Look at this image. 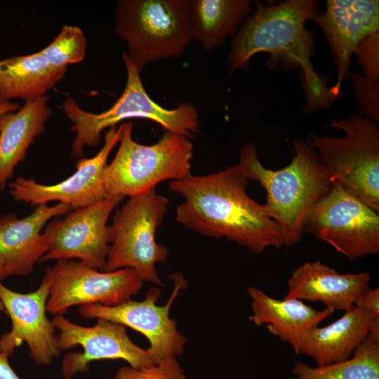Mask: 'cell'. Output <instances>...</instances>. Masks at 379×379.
<instances>
[{
  "instance_id": "3",
  "label": "cell",
  "mask_w": 379,
  "mask_h": 379,
  "mask_svg": "<svg viewBox=\"0 0 379 379\" xmlns=\"http://www.w3.org/2000/svg\"><path fill=\"white\" fill-rule=\"evenodd\" d=\"M293 147L291 163L279 170L263 166L253 142L242 147L239 162L248 179L258 181L266 191L263 206L280 227L286 247L301 240L307 218L333 184L329 171L315 149L302 140H295Z\"/></svg>"
},
{
  "instance_id": "10",
  "label": "cell",
  "mask_w": 379,
  "mask_h": 379,
  "mask_svg": "<svg viewBox=\"0 0 379 379\" xmlns=\"http://www.w3.org/2000/svg\"><path fill=\"white\" fill-rule=\"evenodd\" d=\"M46 272L50 278L46 311L55 316L78 305H118L138 293L145 281L132 269L102 272L74 260H59Z\"/></svg>"
},
{
  "instance_id": "8",
  "label": "cell",
  "mask_w": 379,
  "mask_h": 379,
  "mask_svg": "<svg viewBox=\"0 0 379 379\" xmlns=\"http://www.w3.org/2000/svg\"><path fill=\"white\" fill-rule=\"evenodd\" d=\"M169 200L155 188L128 197L116 210L110 227L111 243L103 272L129 268L145 281L164 286L156 265L168 257L156 241V233L168 212Z\"/></svg>"
},
{
  "instance_id": "33",
  "label": "cell",
  "mask_w": 379,
  "mask_h": 379,
  "mask_svg": "<svg viewBox=\"0 0 379 379\" xmlns=\"http://www.w3.org/2000/svg\"><path fill=\"white\" fill-rule=\"evenodd\" d=\"M110 379H114V378H110Z\"/></svg>"
},
{
  "instance_id": "32",
  "label": "cell",
  "mask_w": 379,
  "mask_h": 379,
  "mask_svg": "<svg viewBox=\"0 0 379 379\" xmlns=\"http://www.w3.org/2000/svg\"><path fill=\"white\" fill-rule=\"evenodd\" d=\"M1 266L0 265V272H1ZM1 310H4V306H3L2 303H1V302L0 301V311H1Z\"/></svg>"
},
{
  "instance_id": "6",
  "label": "cell",
  "mask_w": 379,
  "mask_h": 379,
  "mask_svg": "<svg viewBox=\"0 0 379 379\" xmlns=\"http://www.w3.org/2000/svg\"><path fill=\"white\" fill-rule=\"evenodd\" d=\"M115 22L126 55L141 72L149 62L180 58L192 41L189 0H121Z\"/></svg>"
},
{
  "instance_id": "17",
  "label": "cell",
  "mask_w": 379,
  "mask_h": 379,
  "mask_svg": "<svg viewBox=\"0 0 379 379\" xmlns=\"http://www.w3.org/2000/svg\"><path fill=\"white\" fill-rule=\"evenodd\" d=\"M72 208L58 203L39 204L34 212L20 219L13 214L0 217V281L11 276H25L48 251V241L41 231L51 220Z\"/></svg>"
},
{
  "instance_id": "26",
  "label": "cell",
  "mask_w": 379,
  "mask_h": 379,
  "mask_svg": "<svg viewBox=\"0 0 379 379\" xmlns=\"http://www.w3.org/2000/svg\"><path fill=\"white\" fill-rule=\"evenodd\" d=\"M354 95L364 115L379 123V81L358 72H350Z\"/></svg>"
},
{
  "instance_id": "11",
  "label": "cell",
  "mask_w": 379,
  "mask_h": 379,
  "mask_svg": "<svg viewBox=\"0 0 379 379\" xmlns=\"http://www.w3.org/2000/svg\"><path fill=\"white\" fill-rule=\"evenodd\" d=\"M174 288L164 305L157 304L161 296L157 287L147 291L141 301L131 299L115 306L100 304L81 305L79 314L85 319H103L138 331L148 340L147 349L154 364L181 355L187 343L186 338L178 330L176 321L170 317V310L180 290L187 284L179 273L171 274Z\"/></svg>"
},
{
  "instance_id": "5",
  "label": "cell",
  "mask_w": 379,
  "mask_h": 379,
  "mask_svg": "<svg viewBox=\"0 0 379 379\" xmlns=\"http://www.w3.org/2000/svg\"><path fill=\"white\" fill-rule=\"evenodd\" d=\"M121 126L118 149L103 172L106 197H131L163 181L192 175L194 146L189 138L165 131L157 142L146 145L133 139L131 122Z\"/></svg>"
},
{
  "instance_id": "25",
  "label": "cell",
  "mask_w": 379,
  "mask_h": 379,
  "mask_svg": "<svg viewBox=\"0 0 379 379\" xmlns=\"http://www.w3.org/2000/svg\"><path fill=\"white\" fill-rule=\"evenodd\" d=\"M87 41L82 30L64 25L53 41L40 51L48 62L58 68L79 62L84 58Z\"/></svg>"
},
{
  "instance_id": "1",
  "label": "cell",
  "mask_w": 379,
  "mask_h": 379,
  "mask_svg": "<svg viewBox=\"0 0 379 379\" xmlns=\"http://www.w3.org/2000/svg\"><path fill=\"white\" fill-rule=\"evenodd\" d=\"M248 184L239 163L218 172L171 181V191L184 199L176 207V220L201 235L224 237L255 253L286 247L279 225L263 204L247 194Z\"/></svg>"
},
{
  "instance_id": "28",
  "label": "cell",
  "mask_w": 379,
  "mask_h": 379,
  "mask_svg": "<svg viewBox=\"0 0 379 379\" xmlns=\"http://www.w3.org/2000/svg\"><path fill=\"white\" fill-rule=\"evenodd\" d=\"M354 54L364 75L379 81V31L364 37L357 44Z\"/></svg>"
},
{
  "instance_id": "4",
  "label": "cell",
  "mask_w": 379,
  "mask_h": 379,
  "mask_svg": "<svg viewBox=\"0 0 379 379\" xmlns=\"http://www.w3.org/2000/svg\"><path fill=\"white\" fill-rule=\"evenodd\" d=\"M127 79L121 96L108 109L95 114L82 109L72 98L62 103V109L72 121L71 131L76 133L72 145V155L83 154L85 146H95L101 133L122 121L139 118L154 121L166 132L189 138L201 130L199 116L196 107L190 102H182L174 109H166L154 102L147 93L141 80V72L122 53Z\"/></svg>"
},
{
  "instance_id": "21",
  "label": "cell",
  "mask_w": 379,
  "mask_h": 379,
  "mask_svg": "<svg viewBox=\"0 0 379 379\" xmlns=\"http://www.w3.org/2000/svg\"><path fill=\"white\" fill-rule=\"evenodd\" d=\"M48 100L45 95L0 116V191L6 189L34 138L44 132L52 114Z\"/></svg>"
},
{
  "instance_id": "20",
  "label": "cell",
  "mask_w": 379,
  "mask_h": 379,
  "mask_svg": "<svg viewBox=\"0 0 379 379\" xmlns=\"http://www.w3.org/2000/svg\"><path fill=\"white\" fill-rule=\"evenodd\" d=\"M247 291L251 300L249 321L257 326L266 324L268 332L288 343L296 354H300L305 331L318 326L334 312L326 307L316 310L298 299H276L253 286Z\"/></svg>"
},
{
  "instance_id": "23",
  "label": "cell",
  "mask_w": 379,
  "mask_h": 379,
  "mask_svg": "<svg viewBox=\"0 0 379 379\" xmlns=\"http://www.w3.org/2000/svg\"><path fill=\"white\" fill-rule=\"evenodd\" d=\"M250 0H189L192 40L212 51L234 36L253 11Z\"/></svg>"
},
{
  "instance_id": "22",
  "label": "cell",
  "mask_w": 379,
  "mask_h": 379,
  "mask_svg": "<svg viewBox=\"0 0 379 379\" xmlns=\"http://www.w3.org/2000/svg\"><path fill=\"white\" fill-rule=\"evenodd\" d=\"M66 71L52 66L40 51L0 60V102L12 98L26 102L45 96Z\"/></svg>"
},
{
  "instance_id": "31",
  "label": "cell",
  "mask_w": 379,
  "mask_h": 379,
  "mask_svg": "<svg viewBox=\"0 0 379 379\" xmlns=\"http://www.w3.org/2000/svg\"><path fill=\"white\" fill-rule=\"evenodd\" d=\"M21 106L20 105L11 101L6 103L0 102V116L5 113L15 112Z\"/></svg>"
},
{
  "instance_id": "7",
  "label": "cell",
  "mask_w": 379,
  "mask_h": 379,
  "mask_svg": "<svg viewBox=\"0 0 379 379\" xmlns=\"http://www.w3.org/2000/svg\"><path fill=\"white\" fill-rule=\"evenodd\" d=\"M328 126L340 137L310 135L306 141L319 152L333 182L379 213V126L360 109L346 118L331 119Z\"/></svg>"
},
{
  "instance_id": "9",
  "label": "cell",
  "mask_w": 379,
  "mask_h": 379,
  "mask_svg": "<svg viewBox=\"0 0 379 379\" xmlns=\"http://www.w3.org/2000/svg\"><path fill=\"white\" fill-rule=\"evenodd\" d=\"M378 213L333 181L328 193L314 206L302 232L353 261L378 253Z\"/></svg>"
},
{
  "instance_id": "19",
  "label": "cell",
  "mask_w": 379,
  "mask_h": 379,
  "mask_svg": "<svg viewBox=\"0 0 379 379\" xmlns=\"http://www.w3.org/2000/svg\"><path fill=\"white\" fill-rule=\"evenodd\" d=\"M368 334L379 338V317L354 306L333 323L307 330L300 354L311 357L317 366L342 361L351 357Z\"/></svg>"
},
{
  "instance_id": "14",
  "label": "cell",
  "mask_w": 379,
  "mask_h": 379,
  "mask_svg": "<svg viewBox=\"0 0 379 379\" xmlns=\"http://www.w3.org/2000/svg\"><path fill=\"white\" fill-rule=\"evenodd\" d=\"M49 286L46 272L39 287L27 293L13 291L0 281V301L12 322L11 331L0 338L1 353L10 357L25 342L36 364L48 366L60 354L56 329L46 314Z\"/></svg>"
},
{
  "instance_id": "16",
  "label": "cell",
  "mask_w": 379,
  "mask_h": 379,
  "mask_svg": "<svg viewBox=\"0 0 379 379\" xmlns=\"http://www.w3.org/2000/svg\"><path fill=\"white\" fill-rule=\"evenodd\" d=\"M321 29L337 69L330 93L333 100L342 95V86L350 73L351 58L359 42L379 31L378 0H327L326 10L311 20Z\"/></svg>"
},
{
  "instance_id": "27",
  "label": "cell",
  "mask_w": 379,
  "mask_h": 379,
  "mask_svg": "<svg viewBox=\"0 0 379 379\" xmlns=\"http://www.w3.org/2000/svg\"><path fill=\"white\" fill-rule=\"evenodd\" d=\"M114 379H185L184 371L176 359L143 368L123 366L116 373Z\"/></svg>"
},
{
  "instance_id": "18",
  "label": "cell",
  "mask_w": 379,
  "mask_h": 379,
  "mask_svg": "<svg viewBox=\"0 0 379 379\" xmlns=\"http://www.w3.org/2000/svg\"><path fill=\"white\" fill-rule=\"evenodd\" d=\"M368 272L340 274L321 262H306L296 268L288 281L284 298L319 302L326 308L350 310L368 288Z\"/></svg>"
},
{
  "instance_id": "24",
  "label": "cell",
  "mask_w": 379,
  "mask_h": 379,
  "mask_svg": "<svg viewBox=\"0 0 379 379\" xmlns=\"http://www.w3.org/2000/svg\"><path fill=\"white\" fill-rule=\"evenodd\" d=\"M292 379H379V338L368 334L350 358L312 367L297 361Z\"/></svg>"
},
{
  "instance_id": "15",
  "label": "cell",
  "mask_w": 379,
  "mask_h": 379,
  "mask_svg": "<svg viewBox=\"0 0 379 379\" xmlns=\"http://www.w3.org/2000/svg\"><path fill=\"white\" fill-rule=\"evenodd\" d=\"M121 129V124L109 128L100 151L92 158L78 160L77 171L68 178L46 185L32 178L18 177L9 185L10 195L16 201L32 206L58 201L72 208L86 207L103 200L106 198L103 172L110 152L119 141Z\"/></svg>"
},
{
  "instance_id": "12",
  "label": "cell",
  "mask_w": 379,
  "mask_h": 379,
  "mask_svg": "<svg viewBox=\"0 0 379 379\" xmlns=\"http://www.w3.org/2000/svg\"><path fill=\"white\" fill-rule=\"evenodd\" d=\"M124 199L107 197L96 204L76 208L64 218L51 220L43 232L48 251L39 262L79 259L103 272L111 243L107 222Z\"/></svg>"
},
{
  "instance_id": "2",
  "label": "cell",
  "mask_w": 379,
  "mask_h": 379,
  "mask_svg": "<svg viewBox=\"0 0 379 379\" xmlns=\"http://www.w3.org/2000/svg\"><path fill=\"white\" fill-rule=\"evenodd\" d=\"M254 4V13L246 18L232 40L230 73L246 68L255 54L267 53L269 68L281 65L287 70L300 71L306 98L305 111L330 107L334 100L328 86L329 77L314 70L311 59L316 50L315 34L305 27L318 12V1L287 0L268 6L255 1Z\"/></svg>"
},
{
  "instance_id": "30",
  "label": "cell",
  "mask_w": 379,
  "mask_h": 379,
  "mask_svg": "<svg viewBox=\"0 0 379 379\" xmlns=\"http://www.w3.org/2000/svg\"><path fill=\"white\" fill-rule=\"evenodd\" d=\"M0 379H20L11 368L8 357L0 352Z\"/></svg>"
},
{
  "instance_id": "29",
  "label": "cell",
  "mask_w": 379,
  "mask_h": 379,
  "mask_svg": "<svg viewBox=\"0 0 379 379\" xmlns=\"http://www.w3.org/2000/svg\"><path fill=\"white\" fill-rule=\"evenodd\" d=\"M354 306L363 308L379 317V288L366 289L356 300Z\"/></svg>"
},
{
  "instance_id": "13",
  "label": "cell",
  "mask_w": 379,
  "mask_h": 379,
  "mask_svg": "<svg viewBox=\"0 0 379 379\" xmlns=\"http://www.w3.org/2000/svg\"><path fill=\"white\" fill-rule=\"evenodd\" d=\"M59 331L58 343L61 351L80 345L83 351L67 354L62 360V373L65 379L88 371L91 362L102 359H121L129 366L143 368L154 364L147 349L135 345L128 337L126 326L98 319L93 326L74 324L62 315L51 321Z\"/></svg>"
}]
</instances>
